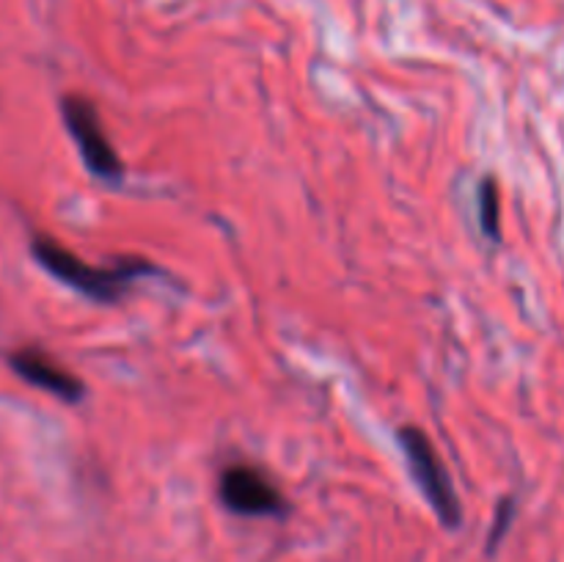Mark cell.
I'll list each match as a JSON object with an SVG mask.
<instances>
[{
  "instance_id": "6da1fadb",
  "label": "cell",
  "mask_w": 564,
  "mask_h": 562,
  "mask_svg": "<svg viewBox=\"0 0 564 562\" xmlns=\"http://www.w3.org/2000/svg\"><path fill=\"white\" fill-rule=\"evenodd\" d=\"M31 253L44 270H47L53 279H58L61 284L72 287L80 295L91 298L97 303H116L127 295L132 284H135L141 275L154 273V264L147 259L138 257H124L121 262L108 264V268H97V264L86 262L77 253H72L69 248L61 246L58 240H53L50 235H36L31 240Z\"/></svg>"
},
{
  "instance_id": "7a4b0ae2",
  "label": "cell",
  "mask_w": 564,
  "mask_h": 562,
  "mask_svg": "<svg viewBox=\"0 0 564 562\" xmlns=\"http://www.w3.org/2000/svg\"><path fill=\"white\" fill-rule=\"evenodd\" d=\"M397 439H400L402 452H405V461L413 474V483L419 485L424 499L430 501V507H433V512L438 516V521L444 523L446 529L460 527L463 523L460 496H457L449 472H446L444 461H441L438 450H435L433 441L427 439V433L419 428H400Z\"/></svg>"
},
{
  "instance_id": "3957f363",
  "label": "cell",
  "mask_w": 564,
  "mask_h": 562,
  "mask_svg": "<svg viewBox=\"0 0 564 562\" xmlns=\"http://www.w3.org/2000/svg\"><path fill=\"white\" fill-rule=\"evenodd\" d=\"M61 116H64V125L69 130L72 141L80 149L86 169L102 182H121L124 163H121L108 130H105L97 105L88 97H83V94H66L61 99Z\"/></svg>"
},
{
  "instance_id": "277c9868",
  "label": "cell",
  "mask_w": 564,
  "mask_h": 562,
  "mask_svg": "<svg viewBox=\"0 0 564 562\" xmlns=\"http://www.w3.org/2000/svg\"><path fill=\"white\" fill-rule=\"evenodd\" d=\"M218 496L226 510L237 516H281L286 510L279 485L262 468L248 463H235L220 472Z\"/></svg>"
},
{
  "instance_id": "5b68a950",
  "label": "cell",
  "mask_w": 564,
  "mask_h": 562,
  "mask_svg": "<svg viewBox=\"0 0 564 562\" xmlns=\"http://www.w3.org/2000/svg\"><path fill=\"white\" fill-rule=\"evenodd\" d=\"M9 364L25 383L47 391L58 400L80 402L86 397V383L75 372H69L64 364L55 361L50 353H44L42 347H22V350L11 353Z\"/></svg>"
},
{
  "instance_id": "8992f818",
  "label": "cell",
  "mask_w": 564,
  "mask_h": 562,
  "mask_svg": "<svg viewBox=\"0 0 564 562\" xmlns=\"http://www.w3.org/2000/svg\"><path fill=\"white\" fill-rule=\"evenodd\" d=\"M477 204H479V226H482L485 237L499 242L501 240V193L494 176H485V180L479 182Z\"/></svg>"
},
{
  "instance_id": "52a82bcc",
  "label": "cell",
  "mask_w": 564,
  "mask_h": 562,
  "mask_svg": "<svg viewBox=\"0 0 564 562\" xmlns=\"http://www.w3.org/2000/svg\"><path fill=\"white\" fill-rule=\"evenodd\" d=\"M512 516H516V501L505 499L499 505V510H496V521H494V529H490V538H488V554H494V551L499 549V543L505 540L507 529H510Z\"/></svg>"
}]
</instances>
